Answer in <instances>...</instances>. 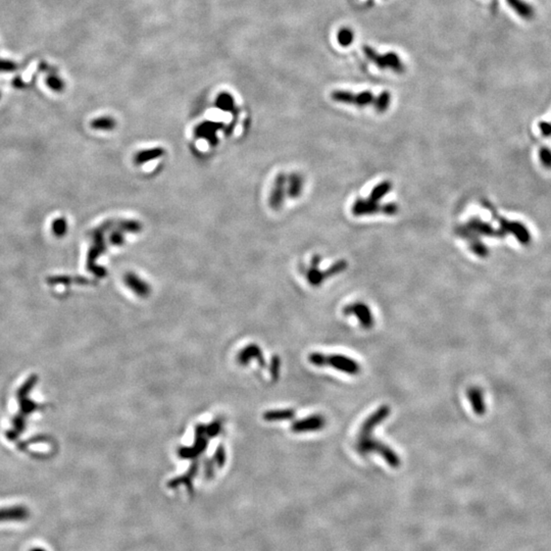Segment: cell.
I'll return each instance as SVG.
<instances>
[{
    "label": "cell",
    "mask_w": 551,
    "mask_h": 551,
    "mask_svg": "<svg viewBox=\"0 0 551 551\" xmlns=\"http://www.w3.org/2000/svg\"><path fill=\"white\" fill-rule=\"evenodd\" d=\"M364 52L366 56L380 68H390L396 73H401L404 68L401 59L395 53L389 52L386 54H379L369 46L364 47Z\"/></svg>",
    "instance_id": "cell-3"
},
{
    "label": "cell",
    "mask_w": 551,
    "mask_h": 551,
    "mask_svg": "<svg viewBox=\"0 0 551 551\" xmlns=\"http://www.w3.org/2000/svg\"><path fill=\"white\" fill-rule=\"evenodd\" d=\"M539 159L544 168L551 169V149H549L548 147L540 148Z\"/></svg>",
    "instance_id": "cell-15"
},
{
    "label": "cell",
    "mask_w": 551,
    "mask_h": 551,
    "mask_svg": "<svg viewBox=\"0 0 551 551\" xmlns=\"http://www.w3.org/2000/svg\"><path fill=\"white\" fill-rule=\"evenodd\" d=\"M308 361L310 364L316 367H327L330 366L335 370H338L342 373L356 376L359 375L362 371L361 365L357 363L353 359H350L345 356H341V354H331V356H326V354L319 353V352H312L308 356Z\"/></svg>",
    "instance_id": "cell-1"
},
{
    "label": "cell",
    "mask_w": 551,
    "mask_h": 551,
    "mask_svg": "<svg viewBox=\"0 0 551 551\" xmlns=\"http://www.w3.org/2000/svg\"><path fill=\"white\" fill-rule=\"evenodd\" d=\"M295 417V411L293 409H281V410H270L264 414L263 419L268 422L274 421H285L291 420Z\"/></svg>",
    "instance_id": "cell-13"
},
{
    "label": "cell",
    "mask_w": 551,
    "mask_h": 551,
    "mask_svg": "<svg viewBox=\"0 0 551 551\" xmlns=\"http://www.w3.org/2000/svg\"><path fill=\"white\" fill-rule=\"evenodd\" d=\"M29 510L24 506L0 508V522L25 521L29 518Z\"/></svg>",
    "instance_id": "cell-8"
},
{
    "label": "cell",
    "mask_w": 551,
    "mask_h": 551,
    "mask_svg": "<svg viewBox=\"0 0 551 551\" xmlns=\"http://www.w3.org/2000/svg\"><path fill=\"white\" fill-rule=\"evenodd\" d=\"M326 427V419L321 415H313L299 420L292 424L291 430L294 433H305L320 431Z\"/></svg>",
    "instance_id": "cell-5"
},
{
    "label": "cell",
    "mask_w": 551,
    "mask_h": 551,
    "mask_svg": "<svg viewBox=\"0 0 551 551\" xmlns=\"http://www.w3.org/2000/svg\"><path fill=\"white\" fill-rule=\"evenodd\" d=\"M221 427L222 425L219 423V422H216L214 424H211L209 427L205 428V434L210 437H215L219 434V432L221 430Z\"/></svg>",
    "instance_id": "cell-17"
},
{
    "label": "cell",
    "mask_w": 551,
    "mask_h": 551,
    "mask_svg": "<svg viewBox=\"0 0 551 551\" xmlns=\"http://www.w3.org/2000/svg\"><path fill=\"white\" fill-rule=\"evenodd\" d=\"M343 312H344L345 316H350V314H354V316L358 318V320L361 323L362 327L366 330L372 329L375 325V320H374V317H373V314L371 312V309L365 303L357 302V303H353V304H349L343 309Z\"/></svg>",
    "instance_id": "cell-4"
},
{
    "label": "cell",
    "mask_w": 551,
    "mask_h": 551,
    "mask_svg": "<svg viewBox=\"0 0 551 551\" xmlns=\"http://www.w3.org/2000/svg\"><path fill=\"white\" fill-rule=\"evenodd\" d=\"M356 449L363 456L369 455L373 452L378 453L392 468H398L401 464V459L394 450L385 443L372 438L371 435L364 437L358 436Z\"/></svg>",
    "instance_id": "cell-2"
},
{
    "label": "cell",
    "mask_w": 551,
    "mask_h": 551,
    "mask_svg": "<svg viewBox=\"0 0 551 551\" xmlns=\"http://www.w3.org/2000/svg\"><path fill=\"white\" fill-rule=\"evenodd\" d=\"M215 460L218 463L219 466H223V464L226 461V452L224 450L223 446H219L216 454H215Z\"/></svg>",
    "instance_id": "cell-19"
},
{
    "label": "cell",
    "mask_w": 551,
    "mask_h": 551,
    "mask_svg": "<svg viewBox=\"0 0 551 551\" xmlns=\"http://www.w3.org/2000/svg\"><path fill=\"white\" fill-rule=\"evenodd\" d=\"M501 227L508 233L513 234L515 237L523 245H529L532 241L531 234L527 227L520 222H508L503 219H499Z\"/></svg>",
    "instance_id": "cell-7"
},
{
    "label": "cell",
    "mask_w": 551,
    "mask_h": 551,
    "mask_svg": "<svg viewBox=\"0 0 551 551\" xmlns=\"http://www.w3.org/2000/svg\"><path fill=\"white\" fill-rule=\"evenodd\" d=\"M30 551H46V550H45V549H43V548H40V547H37V548H33V549H31Z\"/></svg>",
    "instance_id": "cell-20"
},
{
    "label": "cell",
    "mask_w": 551,
    "mask_h": 551,
    "mask_svg": "<svg viewBox=\"0 0 551 551\" xmlns=\"http://www.w3.org/2000/svg\"><path fill=\"white\" fill-rule=\"evenodd\" d=\"M337 38L341 46H348L353 42V33L351 30L344 28L339 31Z\"/></svg>",
    "instance_id": "cell-14"
},
{
    "label": "cell",
    "mask_w": 551,
    "mask_h": 551,
    "mask_svg": "<svg viewBox=\"0 0 551 551\" xmlns=\"http://www.w3.org/2000/svg\"><path fill=\"white\" fill-rule=\"evenodd\" d=\"M505 2L520 18L526 21H531L534 19L535 10L525 0H505Z\"/></svg>",
    "instance_id": "cell-9"
},
{
    "label": "cell",
    "mask_w": 551,
    "mask_h": 551,
    "mask_svg": "<svg viewBox=\"0 0 551 551\" xmlns=\"http://www.w3.org/2000/svg\"><path fill=\"white\" fill-rule=\"evenodd\" d=\"M549 124H550V128H551V122H549Z\"/></svg>",
    "instance_id": "cell-21"
},
{
    "label": "cell",
    "mask_w": 551,
    "mask_h": 551,
    "mask_svg": "<svg viewBox=\"0 0 551 551\" xmlns=\"http://www.w3.org/2000/svg\"><path fill=\"white\" fill-rule=\"evenodd\" d=\"M391 412V409L388 405H382L380 406L375 412H373L363 424L359 437H364L367 435H372V432L375 430L379 424H381L383 421H385Z\"/></svg>",
    "instance_id": "cell-6"
},
{
    "label": "cell",
    "mask_w": 551,
    "mask_h": 551,
    "mask_svg": "<svg viewBox=\"0 0 551 551\" xmlns=\"http://www.w3.org/2000/svg\"><path fill=\"white\" fill-rule=\"evenodd\" d=\"M127 285L135 292L137 295L145 297L149 294V287L144 282H142L140 279H138L134 274H128L126 279Z\"/></svg>",
    "instance_id": "cell-12"
},
{
    "label": "cell",
    "mask_w": 551,
    "mask_h": 551,
    "mask_svg": "<svg viewBox=\"0 0 551 551\" xmlns=\"http://www.w3.org/2000/svg\"><path fill=\"white\" fill-rule=\"evenodd\" d=\"M467 397L469 400V403L473 407V410L476 415L482 416L486 411V405L484 402V396L483 392L481 389L477 387H470L467 390Z\"/></svg>",
    "instance_id": "cell-10"
},
{
    "label": "cell",
    "mask_w": 551,
    "mask_h": 551,
    "mask_svg": "<svg viewBox=\"0 0 551 551\" xmlns=\"http://www.w3.org/2000/svg\"><path fill=\"white\" fill-rule=\"evenodd\" d=\"M233 104V99L230 95L228 94H222L220 95L219 99H218V105L219 107H222V108H229V106H232Z\"/></svg>",
    "instance_id": "cell-18"
},
{
    "label": "cell",
    "mask_w": 551,
    "mask_h": 551,
    "mask_svg": "<svg viewBox=\"0 0 551 551\" xmlns=\"http://www.w3.org/2000/svg\"><path fill=\"white\" fill-rule=\"evenodd\" d=\"M237 359H238L239 364L242 365V366L247 365L252 360H257L259 365H261L262 367L264 366L262 353H261L259 347L257 345H254V344H251V345L245 347L244 349H242L241 352L238 354Z\"/></svg>",
    "instance_id": "cell-11"
},
{
    "label": "cell",
    "mask_w": 551,
    "mask_h": 551,
    "mask_svg": "<svg viewBox=\"0 0 551 551\" xmlns=\"http://www.w3.org/2000/svg\"><path fill=\"white\" fill-rule=\"evenodd\" d=\"M280 359L278 357H273L271 364H270V374L273 380H277L279 378V372H280Z\"/></svg>",
    "instance_id": "cell-16"
}]
</instances>
